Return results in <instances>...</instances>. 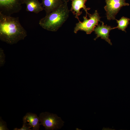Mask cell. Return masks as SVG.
Segmentation results:
<instances>
[{
  "instance_id": "6da1fadb",
  "label": "cell",
  "mask_w": 130,
  "mask_h": 130,
  "mask_svg": "<svg viewBox=\"0 0 130 130\" xmlns=\"http://www.w3.org/2000/svg\"><path fill=\"white\" fill-rule=\"evenodd\" d=\"M27 36V32L20 24L19 17L6 16L0 13L1 41L13 45L24 39Z\"/></svg>"
},
{
  "instance_id": "7a4b0ae2",
  "label": "cell",
  "mask_w": 130,
  "mask_h": 130,
  "mask_svg": "<svg viewBox=\"0 0 130 130\" xmlns=\"http://www.w3.org/2000/svg\"><path fill=\"white\" fill-rule=\"evenodd\" d=\"M67 2H63L58 7L46 14L41 19L39 24L43 29L52 32H56L68 18L70 12Z\"/></svg>"
},
{
  "instance_id": "3957f363",
  "label": "cell",
  "mask_w": 130,
  "mask_h": 130,
  "mask_svg": "<svg viewBox=\"0 0 130 130\" xmlns=\"http://www.w3.org/2000/svg\"><path fill=\"white\" fill-rule=\"evenodd\" d=\"M89 19L84 16L83 17V21H81L77 23L74 28V32L77 33L79 31H83L85 32L87 34H91L93 31L96 26L98 25L99 22L100 21L101 17L97 10H95L92 14H89L88 15Z\"/></svg>"
},
{
  "instance_id": "277c9868",
  "label": "cell",
  "mask_w": 130,
  "mask_h": 130,
  "mask_svg": "<svg viewBox=\"0 0 130 130\" xmlns=\"http://www.w3.org/2000/svg\"><path fill=\"white\" fill-rule=\"evenodd\" d=\"M39 117L40 125H43L46 130L60 129L64 125V123L61 118L56 114L48 112L40 113Z\"/></svg>"
},
{
  "instance_id": "5b68a950",
  "label": "cell",
  "mask_w": 130,
  "mask_h": 130,
  "mask_svg": "<svg viewBox=\"0 0 130 130\" xmlns=\"http://www.w3.org/2000/svg\"><path fill=\"white\" fill-rule=\"evenodd\" d=\"M24 0H0V13L8 16L19 12Z\"/></svg>"
},
{
  "instance_id": "8992f818",
  "label": "cell",
  "mask_w": 130,
  "mask_h": 130,
  "mask_svg": "<svg viewBox=\"0 0 130 130\" xmlns=\"http://www.w3.org/2000/svg\"><path fill=\"white\" fill-rule=\"evenodd\" d=\"M106 5L104 8L106 12L107 20H116V16L123 6H128L129 4L125 0H105Z\"/></svg>"
},
{
  "instance_id": "52a82bcc",
  "label": "cell",
  "mask_w": 130,
  "mask_h": 130,
  "mask_svg": "<svg viewBox=\"0 0 130 130\" xmlns=\"http://www.w3.org/2000/svg\"><path fill=\"white\" fill-rule=\"evenodd\" d=\"M101 22L102 25H98L94 29V31L97 36L94 40H95L99 37H101V39H104L111 45L112 43L109 38V33L111 30L116 28V27H111L110 26L105 25L103 22L101 21Z\"/></svg>"
},
{
  "instance_id": "ba28073f",
  "label": "cell",
  "mask_w": 130,
  "mask_h": 130,
  "mask_svg": "<svg viewBox=\"0 0 130 130\" xmlns=\"http://www.w3.org/2000/svg\"><path fill=\"white\" fill-rule=\"evenodd\" d=\"M72 1V6L70 11L72 12L73 14L75 15V17L79 21H80L79 16L82 13V11H80L81 9L83 8L86 13L85 17H87V15L90 14L87 11L90 9V8H86L85 4L87 0H70Z\"/></svg>"
},
{
  "instance_id": "9c48e42d",
  "label": "cell",
  "mask_w": 130,
  "mask_h": 130,
  "mask_svg": "<svg viewBox=\"0 0 130 130\" xmlns=\"http://www.w3.org/2000/svg\"><path fill=\"white\" fill-rule=\"evenodd\" d=\"M63 2V0H42L41 3L47 14L58 8Z\"/></svg>"
},
{
  "instance_id": "30bf717a",
  "label": "cell",
  "mask_w": 130,
  "mask_h": 130,
  "mask_svg": "<svg viewBox=\"0 0 130 130\" xmlns=\"http://www.w3.org/2000/svg\"><path fill=\"white\" fill-rule=\"evenodd\" d=\"M23 119L27 122H28V124L31 128H32V130H39L40 125V119L36 114L31 112L27 113Z\"/></svg>"
},
{
  "instance_id": "8fae6325",
  "label": "cell",
  "mask_w": 130,
  "mask_h": 130,
  "mask_svg": "<svg viewBox=\"0 0 130 130\" xmlns=\"http://www.w3.org/2000/svg\"><path fill=\"white\" fill-rule=\"evenodd\" d=\"M26 4V10L27 12L38 13L44 10L41 3L38 0H24Z\"/></svg>"
},
{
  "instance_id": "7c38bea8",
  "label": "cell",
  "mask_w": 130,
  "mask_h": 130,
  "mask_svg": "<svg viewBox=\"0 0 130 130\" xmlns=\"http://www.w3.org/2000/svg\"><path fill=\"white\" fill-rule=\"evenodd\" d=\"M118 25L116 28L119 30H121L126 32L125 30L126 28L129 24L130 19L127 17L123 16L119 20L116 19Z\"/></svg>"
},
{
  "instance_id": "4fadbf2b",
  "label": "cell",
  "mask_w": 130,
  "mask_h": 130,
  "mask_svg": "<svg viewBox=\"0 0 130 130\" xmlns=\"http://www.w3.org/2000/svg\"><path fill=\"white\" fill-rule=\"evenodd\" d=\"M23 119V123L22 127L20 129L17 128H15L13 129V130H32L30 129L31 128L28 124L27 122L24 119Z\"/></svg>"
},
{
  "instance_id": "5bb4252c",
  "label": "cell",
  "mask_w": 130,
  "mask_h": 130,
  "mask_svg": "<svg viewBox=\"0 0 130 130\" xmlns=\"http://www.w3.org/2000/svg\"><path fill=\"white\" fill-rule=\"evenodd\" d=\"M0 130H7L9 129L7 128L6 123L0 117Z\"/></svg>"
},
{
  "instance_id": "9a60e30c",
  "label": "cell",
  "mask_w": 130,
  "mask_h": 130,
  "mask_svg": "<svg viewBox=\"0 0 130 130\" xmlns=\"http://www.w3.org/2000/svg\"><path fill=\"white\" fill-rule=\"evenodd\" d=\"M63 0V2H68L69 0Z\"/></svg>"
}]
</instances>
